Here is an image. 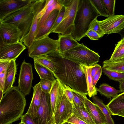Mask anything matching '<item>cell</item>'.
Listing matches in <instances>:
<instances>
[{
	"label": "cell",
	"mask_w": 124,
	"mask_h": 124,
	"mask_svg": "<svg viewBox=\"0 0 124 124\" xmlns=\"http://www.w3.org/2000/svg\"><path fill=\"white\" fill-rule=\"evenodd\" d=\"M73 106V114L88 124H96L85 107Z\"/></svg>",
	"instance_id": "24"
},
{
	"label": "cell",
	"mask_w": 124,
	"mask_h": 124,
	"mask_svg": "<svg viewBox=\"0 0 124 124\" xmlns=\"http://www.w3.org/2000/svg\"><path fill=\"white\" fill-rule=\"evenodd\" d=\"M119 88L120 92L124 93V79L119 82Z\"/></svg>",
	"instance_id": "47"
},
{
	"label": "cell",
	"mask_w": 124,
	"mask_h": 124,
	"mask_svg": "<svg viewBox=\"0 0 124 124\" xmlns=\"http://www.w3.org/2000/svg\"><path fill=\"white\" fill-rule=\"evenodd\" d=\"M111 115H117L124 111V93H122L113 98L107 105Z\"/></svg>",
	"instance_id": "22"
},
{
	"label": "cell",
	"mask_w": 124,
	"mask_h": 124,
	"mask_svg": "<svg viewBox=\"0 0 124 124\" xmlns=\"http://www.w3.org/2000/svg\"><path fill=\"white\" fill-rule=\"evenodd\" d=\"M101 68V66L97 63L92 66L91 75L92 78Z\"/></svg>",
	"instance_id": "45"
},
{
	"label": "cell",
	"mask_w": 124,
	"mask_h": 124,
	"mask_svg": "<svg viewBox=\"0 0 124 124\" xmlns=\"http://www.w3.org/2000/svg\"><path fill=\"white\" fill-rule=\"evenodd\" d=\"M71 0H57L58 3L62 7H67L69 5Z\"/></svg>",
	"instance_id": "46"
},
{
	"label": "cell",
	"mask_w": 124,
	"mask_h": 124,
	"mask_svg": "<svg viewBox=\"0 0 124 124\" xmlns=\"http://www.w3.org/2000/svg\"><path fill=\"white\" fill-rule=\"evenodd\" d=\"M10 61H0V89L3 90L8 66Z\"/></svg>",
	"instance_id": "33"
},
{
	"label": "cell",
	"mask_w": 124,
	"mask_h": 124,
	"mask_svg": "<svg viewBox=\"0 0 124 124\" xmlns=\"http://www.w3.org/2000/svg\"><path fill=\"white\" fill-rule=\"evenodd\" d=\"M34 67L41 79L54 81L55 79L52 72L47 68L38 63L34 62Z\"/></svg>",
	"instance_id": "27"
},
{
	"label": "cell",
	"mask_w": 124,
	"mask_h": 124,
	"mask_svg": "<svg viewBox=\"0 0 124 124\" xmlns=\"http://www.w3.org/2000/svg\"><path fill=\"white\" fill-rule=\"evenodd\" d=\"M22 35L20 30L14 25L0 22V42L4 44L20 41Z\"/></svg>",
	"instance_id": "10"
},
{
	"label": "cell",
	"mask_w": 124,
	"mask_h": 124,
	"mask_svg": "<svg viewBox=\"0 0 124 124\" xmlns=\"http://www.w3.org/2000/svg\"><path fill=\"white\" fill-rule=\"evenodd\" d=\"M62 124H71V123H70L66 122H65V123H64Z\"/></svg>",
	"instance_id": "51"
},
{
	"label": "cell",
	"mask_w": 124,
	"mask_h": 124,
	"mask_svg": "<svg viewBox=\"0 0 124 124\" xmlns=\"http://www.w3.org/2000/svg\"><path fill=\"white\" fill-rule=\"evenodd\" d=\"M122 37H124V28L119 33Z\"/></svg>",
	"instance_id": "48"
},
{
	"label": "cell",
	"mask_w": 124,
	"mask_h": 124,
	"mask_svg": "<svg viewBox=\"0 0 124 124\" xmlns=\"http://www.w3.org/2000/svg\"><path fill=\"white\" fill-rule=\"evenodd\" d=\"M65 10V8L62 7L60 10L59 14L55 20L54 25L50 31V34L52 33L62 21Z\"/></svg>",
	"instance_id": "39"
},
{
	"label": "cell",
	"mask_w": 124,
	"mask_h": 124,
	"mask_svg": "<svg viewBox=\"0 0 124 124\" xmlns=\"http://www.w3.org/2000/svg\"><path fill=\"white\" fill-rule=\"evenodd\" d=\"M117 115L124 117V111L119 114Z\"/></svg>",
	"instance_id": "50"
},
{
	"label": "cell",
	"mask_w": 124,
	"mask_h": 124,
	"mask_svg": "<svg viewBox=\"0 0 124 124\" xmlns=\"http://www.w3.org/2000/svg\"><path fill=\"white\" fill-rule=\"evenodd\" d=\"M102 72L110 79L119 82L124 79V74L102 68Z\"/></svg>",
	"instance_id": "32"
},
{
	"label": "cell",
	"mask_w": 124,
	"mask_h": 124,
	"mask_svg": "<svg viewBox=\"0 0 124 124\" xmlns=\"http://www.w3.org/2000/svg\"><path fill=\"white\" fill-rule=\"evenodd\" d=\"M57 63L54 74L56 79L79 93L88 95L85 76L80 65L63 57L57 50L53 52Z\"/></svg>",
	"instance_id": "1"
},
{
	"label": "cell",
	"mask_w": 124,
	"mask_h": 124,
	"mask_svg": "<svg viewBox=\"0 0 124 124\" xmlns=\"http://www.w3.org/2000/svg\"><path fill=\"white\" fill-rule=\"evenodd\" d=\"M33 94L30 106L26 113L33 119L37 112L40 106L42 90L39 82L33 87Z\"/></svg>",
	"instance_id": "20"
},
{
	"label": "cell",
	"mask_w": 124,
	"mask_h": 124,
	"mask_svg": "<svg viewBox=\"0 0 124 124\" xmlns=\"http://www.w3.org/2000/svg\"><path fill=\"white\" fill-rule=\"evenodd\" d=\"M34 0H32L26 6L9 14L0 20V22L13 24L20 30L22 35L20 42L22 43L29 32L33 21Z\"/></svg>",
	"instance_id": "4"
},
{
	"label": "cell",
	"mask_w": 124,
	"mask_h": 124,
	"mask_svg": "<svg viewBox=\"0 0 124 124\" xmlns=\"http://www.w3.org/2000/svg\"><path fill=\"white\" fill-rule=\"evenodd\" d=\"M90 1L100 16L107 18L109 16L102 0H90Z\"/></svg>",
	"instance_id": "31"
},
{
	"label": "cell",
	"mask_w": 124,
	"mask_h": 124,
	"mask_svg": "<svg viewBox=\"0 0 124 124\" xmlns=\"http://www.w3.org/2000/svg\"><path fill=\"white\" fill-rule=\"evenodd\" d=\"M58 47L57 51L61 55L71 50L79 44L77 41L72 37L71 34L58 35Z\"/></svg>",
	"instance_id": "18"
},
{
	"label": "cell",
	"mask_w": 124,
	"mask_h": 124,
	"mask_svg": "<svg viewBox=\"0 0 124 124\" xmlns=\"http://www.w3.org/2000/svg\"><path fill=\"white\" fill-rule=\"evenodd\" d=\"M80 65L85 76L88 93L87 95L90 98L97 95V88L96 87H94L93 85V78L91 75L92 66H88Z\"/></svg>",
	"instance_id": "23"
},
{
	"label": "cell",
	"mask_w": 124,
	"mask_h": 124,
	"mask_svg": "<svg viewBox=\"0 0 124 124\" xmlns=\"http://www.w3.org/2000/svg\"><path fill=\"white\" fill-rule=\"evenodd\" d=\"M54 81L41 79L39 82L42 92L46 93H49L52 87Z\"/></svg>",
	"instance_id": "35"
},
{
	"label": "cell",
	"mask_w": 124,
	"mask_h": 124,
	"mask_svg": "<svg viewBox=\"0 0 124 124\" xmlns=\"http://www.w3.org/2000/svg\"><path fill=\"white\" fill-rule=\"evenodd\" d=\"M20 119L21 122L24 124H36L31 116L27 113L23 115Z\"/></svg>",
	"instance_id": "41"
},
{
	"label": "cell",
	"mask_w": 124,
	"mask_h": 124,
	"mask_svg": "<svg viewBox=\"0 0 124 124\" xmlns=\"http://www.w3.org/2000/svg\"><path fill=\"white\" fill-rule=\"evenodd\" d=\"M109 16L115 15V0H102Z\"/></svg>",
	"instance_id": "37"
},
{
	"label": "cell",
	"mask_w": 124,
	"mask_h": 124,
	"mask_svg": "<svg viewBox=\"0 0 124 124\" xmlns=\"http://www.w3.org/2000/svg\"><path fill=\"white\" fill-rule=\"evenodd\" d=\"M73 95V104L78 106L85 107V96L86 95L79 93L72 89Z\"/></svg>",
	"instance_id": "34"
},
{
	"label": "cell",
	"mask_w": 124,
	"mask_h": 124,
	"mask_svg": "<svg viewBox=\"0 0 124 124\" xmlns=\"http://www.w3.org/2000/svg\"><path fill=\"white\" fill-rule=\"evenodd\" d=\"M85 107L96 124H106L105 117L100 108L85 96Z\"/></svg>",
	"instance_id": "17"
},
{
	"label": "cell",
	"mask_w": 124,
	"mask_h": 124,
	"mask_svg": "<svg viewBox=\"0 0 124 124\" xmlns=\"http://www.w3.org/2000/svg\"><path fill=\"white\" fill-rule=\"evenodd\" d=\"M59 11L58 9H55L52 11L37 32L34 40L48 36Z\"/></svg>",
	"instance_id": "16"
},
{
	"label": "cell",
	"mask_w": 124,
	"mask_h": 124,
	"mask_svg": "<svg viewBox=\"0 0 124 124\" xmlns=\"http://www.w3.org/2000/svg\"><path fill=\"white\" fill-rule=\"evenodd\" d=\"M92 99L93 103L97 105L101 109L105 117L106 124H115L111 117L110 110L107 105L105 104L103 101L97 96H93Z\"/></svg>",
	"instance_id": "25"
},
{
	"label": "cell",
	"mask_w": 124,
	"mask_h": 124,
	"mask_svg": "<svg viewBox=\"0 0 124 124\" xmlns=\"http://www.w3.org/2000/svg\"><path fill=\"white\" fill-rule=\"evenodd\" d=\"M58 39L48 36L34 40L28 48L29 56L33 58L47 54L58 50Z\"/></svg>",
	"instance_id": "6"
},
{
	"label": "cell",
	"mask_w": 124,
	"mask_h": 124,
	"mask_svg": "<svg viewBox=\"0 0 124 124\" xmlns=\"http://www.w3.org/2000/svg\"><path fill=\"white\" fill-rule=\"evenodd\" d=\"M79 0H71L65 8V10L62 20L52 33L63 35L71 34Z\"/></svg>",
	"instance_id": "7"
},
{
	"label": "cell",
	"mask_w": 124,
	"mask_h": 124,
	"mask_svg": "<svg viewBox=\"0 0 124 124\" xmlns=\"http://www.w3.org/2000/svg\"><path fill=\"white\" fill-rule=\"evenodd\" d=\"M32 65L24 60L20 67L18 80V87L21 92L26 96L29 94L33 79Z\"/></svg>",
	"instance_id": "9"
},
{
	"label": "cell",
	"mask_w": 124,
	"mask_h": 124,
	"mask_svg": "<svg viewBox=\"0 0 124 124\" xmlns=\"http://www.w3.org/2000/svg\"><path fill=\"white\" fill-rule=\"evenodd\" d=\"M87 36L90 39L93 40H98L101 37L97 32L94 31L89 29L86 33Z\"/></svg>",
	"instance_id": "42"
},
{
	"label": "cell",
	"mask_w": 124,
	"mask_h": 124,
	"mask_svg": "<svg viewBox=\"0 0 124 124\" xmlns=\"http://www.w3.org/2000/svg\"><path fill=\"white\" fill-rule=\"evenodd\" d=\"M97 91L101 95L108 98H114L121 93L120 90H116L106 83L101 84L97 89Z\"/></svg>",
	"instance_id": "29"
},
{
	"label": "cell",
	"mask_w": 124,
	"mask_h": 124,
	"mask_svg": "<svg viewBox=\"0 0 124 124\" xmlns=\"http://www.w3.org/2000/svg\"><path fill=\"white\" fill-rule=\"evenodd\" d=\"M122 59H124V37L116 45L113 52L108 60L112 62Z\"/></svg>",
	"instance_id": "28"
},
{
	"label": "cell",
	"mask_w": 124,
	"mask_h": 124,
	"mask_svg": "<svg viewBox=\"0 0 124 124\" xmlns=\"http://www.w3.org/2000/svg\"><path fill=\"white\" fill-rule=\"evenodd\" d=\"M99 22L105 34L118 33L124 28V15L110 16Z\"/></svg>",
	"instance_id": "14"
},
{
	"label": "cell",
	"mask_w": 124,
	"mask_h": 124,
	"mask_svg": "<svg viewBox=\"0 0 124 124\" xmlns=\"http://www.w3.org/2000/svg\"><path fill=\"white\" fill-rule=\"evenodd\" d=\"M89 29L92 30L97 32L100 36L101 38L105 35L101 28L99 21L97 20V18L92 22L90 25Z\"/></svg>",
	"instance_id": "36"
},
{
	"label": "cell",
	"mask_w": 124,
	"mask_h": 124,
	"mask_svg": "<svg viewBox=\"0 0 124 124\" xmlns=\"http://www.w3.org/2000/svg\"><path fill=\"white\" fill-rule=\"evenodd\" d=\"M3 91L0 89V100L3 96L4 94Z\"/></svg>",
	"instance_id": "49"
},
{
	"label": "cell",
	"mask_w": 124,
	"mask_h": 124,
	"mask_svg": "<svg viewBox=\"0 0 124 124\" xmlns=\"http://www.w3.org/2000/svg\"></svg>",
	"instance_id": "53"
},
{
	"label": "cell",
	"mask_w": 124,
	"mask_h": 124,
	"mask_svg": "<svg viewBox=\"0 0 124 124\" xmlns=\"http://www.w3.org/2000/svg\"><path fill=\"white\" fill-rule=\"evenodd\" d=\"M60 83L64 93L69 101L73 104V95L72 89L69 86Z\"/></svg>",
	"instance_id": "38"
},
{
	"label": "cell",
	"mask_w": 124,
	"mask_h": 124,
	"mask_svg": "<svg viewBox=\"0 0 124 124\" xmlns=\"http://www.w3.org/2000/svg\"><path fill=\"white\" fill-rule=\"evenodd\" d=\"M102 68L124 74V59L112 62L106 60L103 62Z\"/></svg>",
	"instance_id": "26"
},
{
	"label": "cell",
	"mask_w": 124,
	"mask_h": 124,
	"mask_svg": "<svg viewBox=\"0 0 124 124\" xmlns=\"http://www.w3.org/2000/svg\"><path fill=\"white\" fill-rule=\"evenodd\" d=\"M26 48V46L20 41L10 44L0 42V61L16 60Z\"/></svg>",
	"instance_id": "13"
},
{
	"label": "cell",
	"mask_w": 124,
	"mask_h": 124,
	"mask_svg": "<svg viewBox=\"0 0 124 124\" xmlns=\"http://www.w3.org/2000/svg\"><path fill=\"white\" fill-rule=\"evenodd\" d=\"M32 0H0V20L9 14L28 5Z\"/></svg>",
	"instance_id": "15"
},
{
	"label": "cell",
	"mask_w": 124,
	"mask_h": 124,
	"mask_svg": "<svg viewBox=\"0 0 124 124\" xmlns=\"http://www.w3.org/2000/svg\"><path fill=\"white\" fill-rule=\"evenodd\" d=\"M24 124L23 123L21 122L19 124Z\"/></svg>",
	"instance_id": "52"
},
{
	"label": "cell",
	"mask_w": 124,
	"mask_h": 124,
	"mask_svg": "<svg viewBox=\"0 0 124 124\" xmlns=\"http://www.w3.org/2000/svg\"><path fill=\"white\" fill-rule=\"evenodd\" d=\"M73 104L63 93L54 116L55 124H62L73 114Z\"/></svg>",
	"instance_id": "12"
},
{
	"label": "cell",
	"mask_w": 124,
	"mask_h": 124,
	"mask_svg": "<svg viewBox=\"0 0 124 124\" xmlns=\"http://www.w3.org/2000/svg\"><path fill=\"white\" fill-rule=\"evenodd\" d=\"M26 104L25 96L18 86H13L0 100V124H10L18 120Z\"/></svg>",
	"instance_id": "2"
},
{
	"label": "cell",
	"mask_w": 124,
	"mask_h": 124,
	"mask_svg": "<svg viewBox=\"0 0 124 124\" xmlns=\"http://www.w3.org/2000/svg\"><path fill=\"white\" fill-rule=\"evenodd\" d=\"M63 93L60 82L58 79H55L49 93L51 107L54 116L56 107Z\"/></svg>",
	"instance_id": "19"
},
{
	"label": "cell",
	"mask_w": 124,
	"mask_h": 124,
	"mask_svg": "<svg viewBox=\"0 0 124 124\" xmlns=\"http://www.w3.org/2000/svg\"><path fill=\"white\" fill-rule=\"evenodd\" d=\"M62 7V6L58 3L57 0H55L54 3L48 7L46 10L44 14L40 19L37 32L52 11L55 9L60 10Z\"/></svg>",
	"instance_id": "30"
},
{
	"label": "cell",
	"mask_w": 124,
	"mask_h": 124,
	"mask_svg": "<svg viewBox=\"0 0 124 124\" xmlns=\"http://www.w3.org/2000/svg\"><path fill=\"white\" fill-rule=\"evenodd\" d=\"M66 122L73 124H88L73 114Z\"/></svg>",
	"instance_id": "40"
},
{
	"label": "cell",
	"mask_w": 124,
	"mask_h": 124,
	"mask_svg": "<svg viewBox=\"0 0 124 124\" xmlns=\"http://www.w3.org/2000/svg\"><path fill=\"white\" fill-rule=\"evenodd\" d=\"M61 55L80 64L88 66L97 64L100 57L98 53L90 49L83 43H79L77 46Z\"/></svg>",
	"instance_id": "5"
},
{
	"label": "cell",
	"mask_w": 124,
	"mask_h": 124,
	"mask_svg": "<svg viewBox=\"0 0 124 124\" xmlns=\"http://www.w3.org/2000/svg\"><path fill=\"white\" fill-rule=\"evenodd\" d=\"M55 0H46L45 5L41 11L38 14V17L40 19L44 14L46 10L48 7L53 4Z\"/></svg>",
	"instance_id": "43"
},
{
	"label": "cell",
	"mask_w": 124,
	"mask_h": 124,
	"mask_svg": "<svg viewBox=\"0 0 124 124\" xmlns=\"http://www.w3.org/2000/svg\"><path fill=\"white\" fill-rule=\"evenodd\" d=\"M46 1V0H34L33 5V19L29 32L24 38L23 41L24 45L28 48L34 40L40 19L38 17V14L43 8Z\"/></svg>",
	"instance_id": "11"
},
{
	"label": "cell",
	"mask_w": 124,
	"mask_h": 124,
	"mask_svg": "<svg viewBox=\"0 0 124 124\" xmlns=\"http://www.w3.org/2000/svg\"><path fill=\"white\" fill-rule=\"evenodd\" d=\"M36 124H55L51 107L49 93L42 92L39 109L32 119Z\"/></svg>",
	"instance_id": "8"
},
{
	"label": "cell",
	"mask_w": 124,
	"mask_h": 124,
	"mask_svg": "<svg viewBox=\"0 0 124 124\" xmlns=\"http://www.w3.org/2000/svg\"><path fill=\"white\" fill-rule=\"evenodd\" d=\"M100 16L90 0H79L71 35L79 41L85 37L92 22Z\"/></svg>",
	"instance_id": "3"
},
{
	"label": "cell",
	"mask_w": 124,
	"mask_h": 124,
	"mask_svg": "<svg viewBox=\"0 0 124 124\" xmlns=\"http://www.w3.org/2000/svg\"><path fill=\"white\" fill-rule=\"evenodd\" d=\"M102 72L101 68L93 78V85L94 87H96L95 85L99 79L101 77Z\"/></svg>",
	"instance_id": "44"
},
{
	"label": "cell",
	"mask_w": 124,
	"mask_h": 124,
	"mask_svg": "<svg viewBox=\"0 0 124 124\" xmlns=\"http://www.w3.org/2000/svg\"><path fill=\"white\" fill-rule=\"evenodd\" d=\"M16 72V60H11L9 62L7 70L3 90L4 94L13 86Z\"/></svg>",
	"instance_id": "21"
}]
</instances>
